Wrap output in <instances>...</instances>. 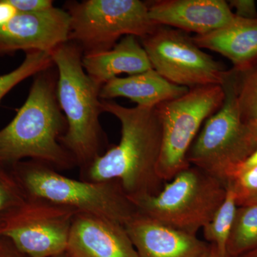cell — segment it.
<instances>
[{
	"label": "cell",
	"mask_w": 257,
	"mask_h": 257,
	"mask_svg": "<svg viewBox=\"0 0 257 257\" xmlns=\"http://www.w3.org/2000/svg\"><path fill=\"white\" fill-rule=\"evenodd\" d=\"M139 257H204L207 241L190 234L137 214L124 226Z\"/></svg>",
	"instance_id": "cell-14"
},
{
	"label": "cell",
	"mask_w": 257,
	"mask_h": 257,
	"mask_svg": "<svg viewBox=\"0 0 257 257\" xmlns=\"http://www.w3.org/2000/svg\"><path fill=\"white\" fill-rule=\"evenodd\" d=\"M193 42L229 59L233 69L244 72L257 64V18H236L214 31L195 35Z\"/></svg>",
	"instance_id": "cell-15"
},
{
	"label": "cell",
	"mask_w": 257,
	"mask_h": 257,
	"mask_svg": "<svg viewBox=\"0 0 257 257\" xmlns=\"http://www.w3.org/2000/svg\"><path fill=\"white\" fill-rule=\"evenodd\" d=\"M66 253L69 257H139L124 226L84 213L74 217Z\"/></svg>",
	"instance_id": "cell-12"
},
{
	"label": "cell",
	"mask_w": 257,
	"mask_h": 257,
	"mask_svg": "<svg viewBox=\"0 0 257 257\" xmlns=\"http://www.w3.org/2000/svg\"><path fill=\"white\" fill-rule=\"evenodd\" d=\"M237 101L244 122L257 119V64L246 72H238Z\"/></svg>",
	"instance_id": "cell-22"
},
{
	"label": "cell",
	"mask_w": 257,
	"mask_h": 257,
	"mask_svg": "<svg viewBox=\"0 0 257 257\" xmlns=\"http://www.w3.org/2000/svg\"><path fill=\"white\" fill-rule=\"evenodd\" d=\"M237 207L234 190L229 182L226 184L224 201L210 220L202 228L204 239L209 244L214 246L221 254L227 255L226 244Z\"/></svg>",
	"instance_id": "cell-19"
},
{
	"label": "cell",
	"mask_w": 257,
	"mask_h": 257,
	"mask_svg": "<svg viewBox=\"0 0 257 257\" xmlns=\"http://www.w3.org/2000/svg\"><path fill=\"white\" fill-rule=\"evenodd\" d=\"M57 67V97L67 128L60 143L72 155L81 172L102 154L105 143L99 116L103 112L101 87L84 71V55L77 44L68 41L51 52Z\"/></svg>",
	"instance_id": "cell-3"
},
{
	"label": "cell",
	"mask_w": 257,
	"mask_h": 257,
	"mask_svg": "<svg viewBox=\"0 0 257 257\" xmlns=\"http://www.w3.org/2000/svg\"><path fill=\"white\" fill-rule=\"evenodd\" d=\"M0 257H28L21 251L9 239L0 236Z\"/></svg>",
	"instance_id": "cell-26"
},
{
	"label": "cell",
	"mask_w": 257,
	"mask_h": 257,
	"mask_svg": "<svg viewBox=\"0 0 257 257\" xmlns=\"http://www.w3.org/2000/svg\"><path fill=\"white\" fill-rule=\"evenodd\" d=\"M69 41L84 54L111 50L121 37L143 39L159 26L150 18L147 3L140 0H86L69 2Z\"/></svg>",
	"instance_id": "cell-7"
},
{
	"label": "cell",
	"mask_w": 257,
	"mask_h": 257,
	"mask_svg": "<svg viewBox=\"0 0 257 257\" xmlns=\"http://www.w3.org/2000/svg\"><path fill=\"white\" fill-rule=\"evenodd\" d=\"M255 166H257V148L256 150L251 154V156L248 157L247 160L245 161L244 163L241 165L239 170L238 171V173L236 174L235 177L239 175L241 172H244V171L252 168V167H255Z\"/></svg>",
	"instance_id": "cell-28"
},
{
	"label": "cell",
	"mask_w": 257,
	"mask_h": 257,
	"mask_svg": "<svg viewBox=\"0 0 257 257\" xmlns=\"http://www.w3.org/2000/svg\"><path fill=\"white\" fill-rule=\"evenodd\" d=\"M209 245L210 246H209V251H208L207 254L204 257H229L228 255L221 254L214 246L211 244Z\"/></svg>",
	"instance_id": "cell-30"
},
{
	"label": "cell",
	"mask_w": 257,
	"mask_h": 257,
	"mask_svg": "<svg viewBox=\"0 0 257 257\" xmlns=\"http://www.w3.org/2000/svg\"><path fill=\"white\" fill-rule=\"evenodd\" d=\"M230 8L236 10V16L244 19H256V3L253 0H231L228 2Z\"/></svg>",
	"instance_id": "cell-25"
},
{
	"label": "cell",
	"mask_w": 257,
	"mask_h": 257,
	"mask_svg": "<svg viewBox=\"0 0 257 257\" xmlns=\"http://www.w3.org/2000/svg\"><path fill=\"white\" fill-rule=\"evenodd\" d=\"M224 87L209 85L189 89L184 95L156 106L162 125L157 174L164 182L189 167L187 155L203 123L222 106Z\"/></svg>",
	"instance_id": "cell-8"
},
{
	"label": "cell",
	"mask_w": 257,
	"mask_h": 257,
	"mask_svg": "<svg viewBox=\"0 0 257 257\" xmlns=\"http://www.w3.org/2000/svg\"><path fill=\"white\" fill-rule=\"evenodd\" d=\"M25 53V60L18 68L0 76V102L20 82L55 65L50 52L33 50Z\"/></svg>",
	"instance_id": "cell-20"
},
{
	"label": "cell",
	"mask_w": 257,
	"mask_h": 257,
	"mask_svg": "<svg viewBox=\"0 0 257 257\" xmlns=\"http://www.w3.org/2000/svg\"><path fill=\"white\" fill-rule=\"evenodd\" d=\"M27 197L105 218L125 226L138 211L118 181L69 178L51 166L29 160L10 167Z\"/></svg>",
	"instance_id": "cell-4"
},
{
	"label": "cell",
	"mask_w": 257,
	"mask_h": 257,
	"mask_svg": "<svg viewBox=\"0 0 257 257\" xmlns=\"http://www.w3.org/2000/svg\"><path fill=\"white\" fill-rule=\"evenodd\" d=\"M18 13V10L8 0H0V25L8 23Z\"/></svg>",
	"instance_id": "cell-27"
},
{
	"label": "cell",
	"mask_w": 257,
	"mask_h": 257,
	"mask_svg": "<svg viewBox=\"0 0 257 257\" xmlns=\"http://www.w3.org/2000/svg\"><path fill=\"white\" fill-rule=\"evenodd\" d=\"M103 112L121 123V139L82 172L90 182L118 181L130 199L155 195L164 182L157 174L162 147V125L156 107L125 106L102 100Z\"/></svg>",
	"instance_id": "cell-1"
},
{
	"label": "cell",
	"mask_w": 257,
	"mask_h": 257,
	"mask_svg": "<svg viewBox=\"0 0 257 257\" xmlns=\"http://www.w3.org/2000/svg\"><path fill=\"white\" fill-rule=\"evenodd\" d=\"M27 198L11 168L0 164V224Z\"/></svg>",
	"instance_id": "cell-21"
},
{
	"label": "cell",
	"mask_w": 257,
	"mask_h": 257,
	"mask_svg": "<svg viewBox=\"0 0 257 257\" xmlns=\"http://www.w3.org/2000/svg\"><path fill=\"white\" fill-rule=\"evenodd\" d=\"M226 184L190 165L164 184L155 195L131 199L139 214L197 234L224 201Z\"/></svg>",
	"instance_id": "cell-6"
},
{
	"label": "cell",
	"mask_w": 257,
	"mask_h": 257,
	"mask_svg": "<svg viewBox=\"0 0 257 257\" xmlns=\"http://www.w3.org/2000/svg\"><path fill=\"white\" fill-rule=\"evenodd\" d=\"M70 16L67 10L52 8L33 13H18L0 25V56L18 51L52 52L69 41Z\"/></svg>",
	"instance_id": "cell-11"
},
{
	"label": "cell",
	"mask_w": 257,
	"mask_h": 257,
	"mask_svg": "<svg viewBox=\"0 0 257 257\" xmlns=\"http://www.w3.org/2000/svg\"><path fill=\"white\" fill-rule=\"evenodd\" d=\"M82 64L87 75L99 87L119 74L135 75L152 69L146 51L138 37L128 35L112 49L84 54Z\"/></svg>",
	"instance_id": "cell-16"
},
{
	"label": "cell",
	"mask_w": 257,
	"mask_h": 257,
	"mask_svg": "<svg viewBox=\"0 0 257 257\" xmlns=\"http://www.w3.org/2000/svg\"><path fill=\"white\" fill-rule=\"evenodd\" d=\"M256 248L257 204L238 207L226 244V253L229 257H239Z\"/></svg>",
	"instance_id": "cell-18"
},
{
	"label": "cell",
	"mask_w": 257,
	"mask_h": 257,
	"mask_svg": "<svg viewBox=\"0 0 257 257\" xmlns=\"http://www.w3.org/2000/svg\"><path fill=\"white\" fill-rule=\"evenodd\" d=\"M229 182L237 207L257 204V166L241 172Z\"/></svg>",
	"instance_id": "cell-23"
},
{
	"label": "cell",
	"mask_w": 257,
	"mask_h": 257,
	"mask_svg": "<svg viewBox=\"0 0 257 257\" xmlns=\"http://www.w3.org/2000/svg\"><path fill=\"white\" fill-rule=\"evenodd\" d=\"M149 15L157 26L204 35L231 23L236 15L224 0H158L147 3Z\"/></svg>",
	"instance_id": "cell-13"
},
{
	"label": "cell",
	"mask_w": 257,
	"mask_h": 257,
	"mask_svg": "<svg viewBox=\"0 0 257 257\" xmlns=\"http://www.w3.org/2000/svg\"><path fill=\"white\" fill-rule=\"evenodd\" d=\"M238 72L229 70L223 84L222 106L204 122L194 140L187 161L227 184L257 148L247 123L241 119L237 101Z\"/></svg>",
	"instance_id": "cell-5"
},
{
	"label": "cell",
	"mask_w": 257,
	"mask_h": 257,
	"mask_svg": "<svg viewBox=\"0 0 257 257\" xmlns=\"http://www.w3.org/2000/svg\"><path fill=\"white\" fill-rule=\"evenodd\" d=\"M77 211L41 199L27 198L0 224V236L28 257L65 252Z\"/></svg>",
	"instance_id": "cell-10"
},
{
	"label": "cell",
	"mask_w": 257,
	"mask_h": 257,
	"mask_svg": "<svg viewBox=\"0 0 257 257\" xmlns=\"http://www.w3.org/2000/svg\"><path fill=\"white\" fill-rule=\"evenodd\" d=\"M50 257H69L68 255L67 254V253L64 252L62 253H60V254L55 255V256H52Z\"/></svg>",
	"instance_id": "cell-32"
},
{
	"label": "cell",
	"mask_w": 257,
	"mask_h": 257,
	"mask_svg": "<svg viewBox=\"0 0 257 257\" xmlns=\"http://www.w3.org/2000/svg\"><path fill=\"white\" fill-rule=\"evenodd\" d=\"M53 67L35 75L25 104L13 121L0 130L2 165L10 167L29 158L57 170L77 166L60 143L67 123L57 100V71L56 73Z\"/></svg>",
	"instance_id": "cell-2"
},
{
	"label": "cell",
	"mask_w": 257,
	"mask_h": 257,
	"mask_svg": "<svg viewBox=\"0 0 257 257\" xmlns=\"http://www.w3.org/2000/svg\"><path fill=\"white\" fill-rule=\"evenodd\" d=\"M246 123L251 131V135H253V138L255 139L257 143V119L247 121Z\"/></svg>",
	"instance_id": "cell-29"
},
{
	"label": "cell",
	"mask_w": 257,
	"mask_h": 257,
	"mask_svg": "<svg viewBox=\"0 0 257 257\" xmlns=\"http://www.w3.org/2000/svg\"><path fill=\"white\" fill-rule=\"evenodd\" d=\"M188 91V88L172 84L152 69L126 77H115L101 87L99 97L102 100L125 97L138 106L156 107Z\"/></svg>",
	"instance_id": "cell-17"
},
{
	"label": "cell",
	"mask_w": 257,
	"mask_h": 257,
	"mask_svg": "<svg viewBox=\"0 0 257 257\" xmlns=\"http://www.w3.org/2000/svg\"><path fill=\"white\" fill-rule=\"evenodd\" d=\"M141 41L152 69L176 85L189 89L222 86L229 75V70L180 30L159 26Z\"/></svg>",
	"instance_id": "cell-9"
},
{
	"label": "cell",
	"mask_w": 257,
	"mask_h": 257,
	"mask_svg": "<svg viewBox=\"0 0 257 257\" xmlns=\"http://www.w3.org/2000/svg\"><path fill=\"white\" fill-rule=\"evenodd\" d=\"M239 257H257V248Z\"/></svg>",
	"instance_id": "cell-31"
},
{
	"label": "cell",
	"mask_w": 257,
	"mask_h": 257,
	"mask_svg": "<svg viewBox=\"0 0 257 257\" xmlns=\"http://www.w3.org/2000/svg\"><path fill=\"white\" fill-rule=\"evenodd\" d=\"M18 13H33L45 11L53 8L50 0H8Z\"/></svg>",
	"instance_id": "cell-24"
}]
</instances>
